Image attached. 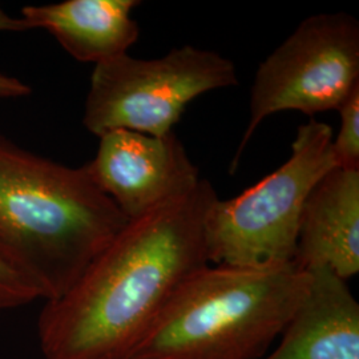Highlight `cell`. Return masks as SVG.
Wrapping results in <instances>:
<instances>
[{
    "label": "cell",
    "instance_id": "cell-1",
    "mask_svg": "<svg viewBox=\"0 0 359 359\" xmlns=\"http://www.w3.org/2000/svg\"><path fill=\"white\" fill-rule=\"evenodd\" d=\"M208 180L129 221L77 283L40 311L46 359H129L180 285L209 265Z\"/></svg>",
    "mask_w": 359,
    "mask_h": 359
},
{
    "label": "cell",
    "instance_id": "cell-2",
    "mask_svg": "<svg viewBox=\"0 0 359 359\" xmlns=\"http://www.w3.org/2000/svg\"><path fill=\"white\" fill-rule=\"evenodd\" d=\"M128 222L84 167L0 137V244L40 299L65 295Z\"/></svg>",
    "mask_w": 359,
    "mask_h": 359
},
{
    "label": "cell",
    "instance_id": "cell-3",
    "mask_svg": "<svg viewBox=\"0 0 359 359\" xmlns=\"http://www.w3.org/2000/svg\"><path fill=\"white\" fill-rule=\"evenodd\" d=\"M294 262L206 265L181 283L129 359H261L306 295Z\"/></svg>",
    "mask_w": 359,
    "mask_h": 359
},
{
    "label": "cell",
    "instance_id": "cell-4",
    "mask_svg": "<svg viewBox=\"0 0 359 359\" xmlns=\"http://www.w3.org/2000/svg\"><path fill=\"white\" fill-rule=\"evenodd\" d=\"M333 139L330 126L310 118L297 130L286 163L231 200L217 198L205 219L208 261L240 268L293 262L305 201L338 168Z\"/></svg>",
    "mask_w": 359,
    "mask_h": 359
},
{
    "label": "cell",
    "instance_id": "cell-5",
    "mask_svg": "<svg viewBox=\"0 0 359 359\" xmlns=\"http://www.w3.org/2000/svg\"><path fill=\"white\" fill-rule=\"evenodd\" d=\"M236 84V67L217 52L184 46L158 59L126 53L95 67L83 124L99 137L117 129L164 136L196 97Z\"/></svg>",
    "mask_w": 359,
    "mask_h": 359
},
{
    "label": "cell",
    "instance_id": "cell-6",
    "mask_svg": "<svg viewBox=\"0 0 359 359\" xmlns=\"http://www.w3.org/2000/svg\"><path fill=\"white\" fill-rule=\"evenodd\" d=\"M358 86V20L345 13L306 18L257 69L250 120L231 161V173L266 117L283 111L309 116L338 111Z\"/></svg>",
    "mask_w": 359,
    "mask_h": 359
},
{
    "label": "cell",
    "instance_id": "cell-7",
    "mask_svg": "<svg viewBox=\"0 0 359 359\" xmlns=\"http://www.w3.org/2000/svg\"><path fill=\"white\" fill-rule=\"evenodd\" d=\"M83 167L128 221L192 192L201 180L175 132H107L93 160Z\"/></svg>",
    "mask_w": 359,
    "mask_h": 359
},
{
    "label": "cell",
    "instance_id": "cell-8",
    "mask_svg": "<svg viewBox=\"0 0 359 359\" xmlns=\"http://www.w3.org/2000/svg\"><path fill=\"white\" fill-rule=\"evenodd\" d=\"M295 265L327 268L342 280L359 273V169L335 168L308 196L299 219Z\"/></svg>",
    "mask_w": 359,
    "mask_h": 359
},
{
    "label": "cell",
    "instance_id": "cell-9",
    "mask_svg": "<svg viewBox=\"0 0 359 359\" xmlns=\"http://www.w3.org/2000/svg\"><path fill=\"white\" fill-rule=\"evenodd\" d=\"M308 271V292L280 346L261 359H359L358 301L332 270Z\"/></svg>",
    "mask_w": 359,
    "mask_h": 359
},
{
    "label": "cell",
    "instance_id": "cell-10",
    "mask_svg": "<svg viewBox=\"0 0 359 359\" xmlns=\"http://www.w3.org/2000/svg\"><path fill=\"white\" fill-rule=\"evenodd\" d=\"M137 0H65L47 6H27L22 19L28 28L50 31L72 57L103 63L128 53L140 27L132 18Z\"/></svg>",
    "mask_w": 359,
    "mask_h": 359
},
{
    "label": "cell",
    "instance_id": "cell-11",
    "mask_svg": "<svg viewBox=\"0 0 359 359\" xmlns=\"http://www.w3.org/2000/svg\"><path fill=\"white\" fill-rule=\"evenodd\" d=\"M341 126L333 139V152L338 168L359 169V86L338 109Z\"/></svg>",
    "mask_w": 359,
    "mask_h": 359
},
{
    "label": "cell",
    "instance_id": "cell-12",
    "mask_svg": "<svg viewBox=\"0 0 359 359\" xmlns=\"http://www.w3.org/2000/svg\"><path fill=\"white\" fill-rule=\"evenodd\" d=\"M40 299L35 286L18 269L0 244V313Z\"/></svg>",
    "mask_w": 359,
    "mask_h": 359
},
{
    "label": "cell",
    "instance_id": "cell-13",
    "mask_svg": "<svg viewBox=\"0 0 359 359\" xmlns=\"http://www.w3.org/2000/svg\"><path fill=\"white\" fill-rule=\"evenodd\" d=\"M31 93V88L16 77L0 74V97H19Z\"/></svg>",
    "mask_w": 359,
    "mask_h": 359
},
{
    "label": "cell",
    "instance_id": "cell-14",
    "mask_svg": "<svg viewBox=\"0 0 359 359\" xmlns=\"http://www.w3.org/2000/svg\"><path fill=\"white\" fill-rule=\"evenodd\" d=\"M28 29L26 22L22 18H11L0 7V31H26Z\"/></svg>",
    "mask_w": 359,
    "mask_h": 359
}]
</instances>
